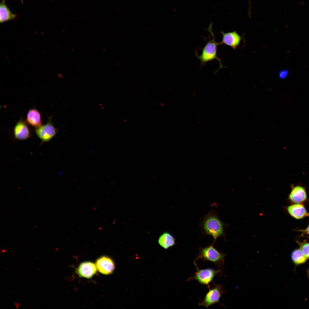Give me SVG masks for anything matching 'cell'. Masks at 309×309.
<instances>
[{
    "instance_id": "cell-22",
    "label": "cell",
    "mask_w": 309,
    "mask_h": 309,
    "mask_svg": "<svg viewBox=\"0 0 309 309\" xmlns=\"http://www.w3.org/2000/svg\"><path fill=\"white\" fill-rule=\"evenodd\" d=\"M308 274H309V270H308Z\"/></svg>"
},
{
    "instance_id": "cell-8",
    "label": "cell",
    "mask_w": 309,
    "mask_h": 309,
    "mask_svg": "<svg viewBox=\"0 0 309 309\" xmlns=\"http://www.w3.org/2000/svg\"><path fill=\"white\" fill-rule=\"evenodd\" d=\"M27 124L22 118L16 123L13 130L14 137L16 139L23 140L31 137V133Z\"/></svg>"
},
{
    "instance_id": "cell-19",
    "label": "cell",
    "mask_w": 309,
    "mask_h": 309,
    "mask_svg": "<svg viewBox=\"0 0 309 309\" xmlns=\"http://www.w3.org/2000/svg\"><path fill=\"white\" fill-rule=\"evenodd\" d=\"M303 231L305 232L306 234L309 235V225L306 229Z\"/></svg>"
},
{
    "instance_id": "cell-14",
    "label": "cell",
    "mask_w": 309,
    "mask_h": 309,
    "mask_svg": "<svg viewBox=\"0 0 309 309\" xmlns=\"http://www.w3.org/2000/svg\"><path fill=\"white\" fill-rule=\"evenodd\" d=\"M17 15L13 13L5 3V0H2L0 4V23L15 19Z\"/></svg>"
},
{
    "instance_id": "cell-21",
    "label": "cell",
    "mask_w": 309,
    "mask_h": 309,
    "mask_svg": "<svg viewBox=\"0 0 309 309\" xmlns=\"http://www.w3.org/2000/svg\"><path fill=\"white\" fill-rule=\"evenodd\" d=\"M20 0V1H21V3H23V0Z\"/></svg>"
},
{
    "instance_id": "cell-17",
    "label": "cell",
    "mask_w": 309,
    "mask_h": 309,
    "mask_svg": "<svg viewBox=\"0 0 309 309\" xmlns=\"http://www.w3.org/2000/svg\"><path fill=\"white\" fill-rule=\"evenodd\" d=\"M300 249L308 258H309V243H301L300 244Z\"/></svg>"
},
{
    "instance_id": "cell-15",
    "label": "cell",
    "mask_w": 309,
    "mask_h": 309,
    "mask_svg": "<svg viewBox=\"0 0 309 309\" xmlns=\"http://www.w3.org/2000/svg\"><path fill=\"white\" fill-rule=\"evenodd\" d=\"M158 242L159 244L165 249L176 244L175 238L171 233L168 232H164L160 236Z\"/></svg>"
},
{
    "instance_id": "cell-10",
    "label": "cell",
    "mask_w": 309,
    "mask_h": 309,
    "mask_svg": "<svg viewBox=\"0 0 309 309\" xmlns=\"http://www.w3.org/2000/svg\"><path fill=\"white\" fill-rule=\"evenodd\" d=\"M221 33L222 35V39L219 44H225L234 49H236L240 44L241 37L236 31L227 33L222 31Z\"/></svg>"
},
{
    "instance_id": "cell-9",
    "label": "cell",
    "mask_w": 309,
    "mask_h": 309,
    "mask_svg": "<svg viewBox=\"0 0 309 309\" xmlns=\"http://www.w3.org/2000/svg\"><path fill=\"white\" fill-rule=\"evenodd\" d=\"M96 265L99 272L104 275L112 274L115 268L113 261L109 257L106 256H102L98 258L96 260Z\"/></svg>"
},
{
    "instance_id": "cell-1",
    "label": "cell",
    "mask_w": 309,
    "mask_h": 309,
    "mask_svg": "<svg viewBox=\"0 0 309 309\" xmlns=\"http://www.w3.org/2000/svg\"><path fill=\"white\" fill-rule=\"evenodd\" d=\"M202 233L212 236L214 243L216 240L224 234V224L213 209H211L202 219L200 224Z\"/></svg>"
},
{
    "instance_id": "cell-18",
    "label": "cell",
    "mask_w": 309,
    "mask_h": 309,
    "mask_svg": "<svg viewBox=\"0 0 309 309\" xmlns=\"http://www.w3.org/2000/svg\"><path fill=\"white\" fill-rule=\"evenodd\" d=\"M289 71L287 69H282L278 72V77L280 79L284 80L286 79L288 75Z\"/></svg>"
},
{
    "instance_id": "cell-20",
    "label": "cell",
    "mask_w": 309,
    "mask_h": 309,
    "mask_svg": "<svg viewBox=\"0 0 309 309\" xmlns=\"http://www.w3.org/2000/svg\"><path fill=\"white\" fill-rule=\"evenodd\" d=\"M15 306H16V308H17V309L18 308H19V306L20 305V304L19 303H17V302H15Z\"/></svg>"
},
{
    "instance_id": "cell-3",
    "label": "cell",
    "mask_w": 309,
    "mask_h": 309,
    "mask_svg": "<svg viewBox=\"0 0 309 309\" xmlns=\"http://www.w3.org/2000/svg\"><path fill=\"white\" fill-rule=\"evenodd\" d=\"M213 244V243L206 247L199 248V253L194 261L195 265L197 264L196 261L201 259L205 262H211L220 268H222L226 254L220 252L214 247Z\"/></svg>"
},
{
    "instance_id": "cell-5",
    "label": "cell",
    "mask_w": 309,
    "mask_h": 309,
    "mask_svg": "<svg viewBox=\"0 0 309 309\" xmlns=\"http://www.w3.org/2000/svg\"><path fill=\"white\" fill-rule=\"evenodd\" d=\"M195 267L197 272L194 276L189 278L187 281L196 280L200 284L207 285L208 288L210 287L209 284L215 277L221 272L220 269L217 270L210 268L199 269L197 266Z\"/></svg>"
},
{
    "instance_id": "cell-11",
    "label": "cell",
    "mask_w": 309,
    "mask_h": 309,
    "mask_svg": "<svg viewBox=\"0 0 309 309\" xmlns=\"http://www.w3.org/2000/svg\"><path fill=\"white\" fill-rule=\"evenodd\" d=\"M97 268L93 263L86 261L81 263L78 267L77 272L81 277L90 278L96 272Z\"/></svg>"
},
{
    "instance_id": "cell-13",
    "label": "cell",
    "mask_w": 309,
    "mask_h": 309,
    "mask_svg": "<svg viewBox=\"0 0 309 309\" xmlns=\"http://www.w3.org/2000/svg\"><path fill=\"white\" fill-rule=\"evenodd\" d=\"M26 120L28 124L35 128L42 125L41 114L35 108L31 109L28 110Z\"/></svg>"
},
{
    "instance_id": "cell-6",
    "label": "cell",
    "mask_w": 309,
    "mask_h": 309,
    "mask_svg": "<svg viewBox=\"0 0 309 309\" xmlns=\"http://www.w3.org/2000/svg\"><path fill=\"white\" fill-rule=\"evenodd\" d=\"M209 290L206 294L204 299L199 303V306H203L208 308L210 306L219 302L220 298L225 292L224 287L221 285L214 284L213 286L210 287Z\"/></svg>"
},
{
    "instance_id": "cell-16",
    "label": "cell",
    "mask_w": 309,
    "mask_h": 309,
    "mask_svg": "<svg viewBox=\"0 0 309 309\" xmlns=\"http://www.w3.org/2000/svg\"><path fill=\"white\" fill-rule=\"evenodd\" d=\"M291 258L293 262L296 265H299L305 263L307 258L303 254L300 249H296L292 252Z\"/></svg>"
},
{
    "instance_id": "cell-7",
    "label": "cell",
    "mask_w": 309,
    "mask_h": 309,
    "mask_svg": "<svg viewBox=\"0 0 309 309\" xmlns=\"http://www.w3.org/2000/svg\"><path fill=\"white\" fill-rule=\"evenodd\" d=\"M291 190L288 199L294 203H300L306 200L307 194L305 186L301 183L291 185Z\"/></svg>"
},
{
    "instance_id": "cell-4",
    "label": "cell",
    "mask_w": 309,
    "mask_h": 309,
    "mask_svg": "<svg viewBox=\"0 0 309 309\" xmlns=\"http://www.w3.org/2000/svg\"><path fill=\"white\" fill-rule=\"evenodd\" d=\"M59 128H56L53 124L52 117L48 118L47 122L45 124L35 128L36 135L41 141V145L49 141L56 135Z\"/></svg>"
},
{
    "instance_id": "cell-12",
    "label": "cell",
    "mask_w": 309,
    "mask_h": 309,
    "mask_svg": "<svg viewBox=\"0 0 309 309\" xmlns=\"http://www.w3.org/2000/svg\"><path fill=\"white\" fill-rule=\"evenodd\" d=\"M287 209L289 214L296 219H300L309 216V213L304 206L300 203L291 205L287 207Z\"/></svg>"
},
{
    "instance_id": "cell-2",
    "label": "cell",
    "mask_w": 309,
    "mask_h": 309,
    "mask_svg": "<svg viewBox=\"0 0 309 309\" xmlns=\"http://www.w3.org/2000/svg\"><path fill=\"white\" fill-rule=\"evenodd\" d=\"M211 27L212 24H211L208 29V31L211 35L212 38H210V36H209V39L207 40L206 39L203 37L207 41V43L205 44V46L202 49L201 54L199 56L197 53L196 52L195 55L197 58L201 61V67L204 66L206 63L209 61L215 59L217 60L219 62V66L218 70L215 72L216 73L220 69L225 67H224L222 65L221 60L217 56V46L219 44V43L216 42L215 41Z\"/></svg>"
}]
</instances>
